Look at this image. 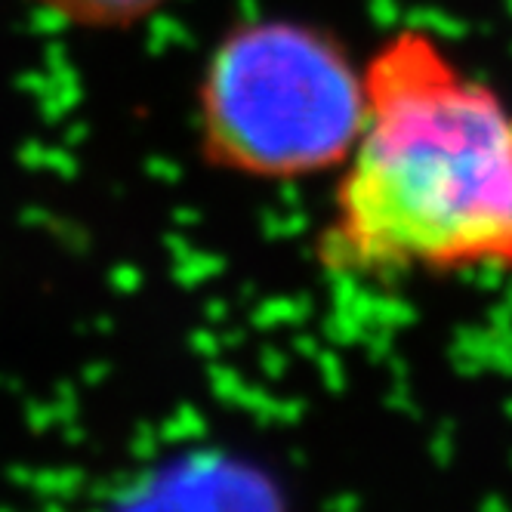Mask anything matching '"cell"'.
I'll return each mask as SVG.
<instances>
[{
	"instance_id": "obj_1",
	"label": "cell",
	"mask_w": 512,
	"mask_h": 512,
	"mask_svg": "<svg viewBox=\"0 0 512 512\" xmlns=\"http://www.w3.org/2000/svg\"><path fill=\"white\" fill-rule=\"evenodd\" d=\"M368 121L315 235L346 281L512 272V102L423 25L364 59Z\"/></svg>"
},
{
	"instance_id": "obj_2",
	"label": "cell",
	"mask_w": 512,
	"mask_h": 512,
	"mask_svg": "<svg viewBox=\"0 0 512 512\" xmlns=\"http://www.w3.org/2000/svg\"><path fill=\"white\" fill-rule=\"evenodd\" d=\"M368 121L364 59L334 28L247 16L210 47L195 90L201 161L247 182L337 173Z\"/></svg>"
},
{
	"instance_id": "obj_3",
	"label": "cell",
	"mask_w": 512,
	"mask_h": 512,
	"mask_svg": "<svg viewBox=\"0 0 512 512\" xmlns=\"http://www.w3.org/2000/svg\"><path fill=\"white\" fill-rule=\"evenodd\" d=\"M44 16L96 34H121L155 19L170 0H28Z\"/></svg>"
}]
</instances>
